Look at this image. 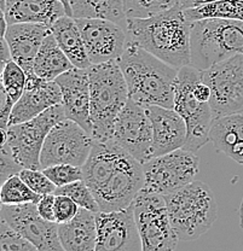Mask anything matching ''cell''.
Returning a JSON list of instances; mask_svg holds the SVG:
<instances>
[{"mask_svg":"<svg viewBox=\"0 0 243 251\" xmlns=\"http://www.w3.org/2000/svg\"><path fill=\"white\" fill-rule=\"evenodd\" d=\"M43 172L57 187L65 186V185L83 179L82 167L73 166V164H56V166L44 168Z\"/></svg>","mask_w":243,"mask_h":251,"instance_id":"cell-33","label":"cell"},{"mask_svg":"<svg viewBox=\"0 0 243 251\" xmlns=\"http://www.w3.org/2000/svg\"><path fill=\"white\" fill-rule=\"evenodd\" d=\"M82 174L102 213L129 208L145 185L143 163L113 140H95Z\"/></svg>","mask_w":243,"mask_h":251,"instance_id":"cell-1","label":"cell"},{"mask_svg":"<svg viewBox=\"0 0 243 251\" xmlns=\"http://www.w3.org/2000/svg\"><path fill=\"white\" fill-rule=\"evenodd\" d=\"M201 74L211 88L210 105L214 119L243 114V54L216 63Z\"/></svg>","mask_w":243,"mask_h":251,"instance_id":"cell-10","label":"cell"},{"mask_svg":"<svg viewBox=\"0 0 243 251\" xmlns=\"http://www.w3.org/2000/svg\"><path fill=\"white\" fill-rule=\"evenodd\" d=\"M111 140L140 163L154 157L153 125L146 106L130 98L117 116Z\"/></svg>","mask_w":243,"mask_h":251,"instance_id":"cell-13","label":"cell"},{"mask_svg":"<svg viewBox=\"0 0 243 251\" xmlns=\"http://www.w3.org/2000/svg\"><path fill=\"white\" fill-rule=\"evenodd\" d=\"M163 197L179 240L198 239L210 231L218 218V204L206 182L192 181Z\"/></svg>","mask_w":243,"mask_h":251,"instance_id":"cell-5","label":"cell"},{"mask_svg":"<svg viewBox=\"0 0 243 251\" xmlns=\"http://www.w3.org/2000/svg\"><path fill=\"white\" fill-rule=\"evenodd\" d=\"M213 1H216V0H180V5L183 9H192V7H197Z\"/></svg>","mask_w":243,"mask_h":251,"instance_id":"cell-39","label":"cell"},{"mask_svg":"<svg viewBox=\"0 0 243 251\" xmlns=\"http://www.w3.org/2000/svg\"><path fill=\"white\" fill-rule=\"evenodd\" d=\"M153 125V155L161 156L182 149L187 143L185 121L174 109L158 105L146 106Z\"/></svg>","mask_w":243,"mask_h":251,"instance_id":"cell-20","label":"cell"},{"mask_svg":"<svg viewBox=\"0 0 243 251\" xmlns=\"http://www.w3.org/2000/svg\"><path fill=\"white\" fill-rule=\"evenodd\" d=\"M51 31L57 44L75 68L88 69L92 65L75 18L67 15L58 18L51 25Z\"/></svg>","mask_w":243,"mask_h":251,"instance_id":"cell-24","label":"cell"},{"mask_svg":"<svg viewBox=\"0 0 243 251\" xmlns=\"http://www.w3.org/2000/svg\"><path fill=\"white\" fill-rule=\"evenodd\" d=\"M144 188L164 196L194 181L200 169L195 152L182 148L166 155L151 157L143 163Z\"/></svg>","mask_w":243,"mask_h":251,"instance_id":"cell-11","label":"cell"},{"mask_svg":"<svg viewBox=\"0 0 243 251\" xmlns=\"http://www.w3.org/2000/svg\"><path fill=\"white\" fill-rule=\"evenodd\" d=\"M54 201L56 196L54 193L51 195L41 196L40 201L36 203V209H38L39 215L48 221L56 222V215H54Z\"/></svg>","mask_w":243,"mask_h":251,"instance_id":"cell-37","label":"cell"},{"mask_svg":"<svg viewBox=\"0 0 243 251\" xmlns=\"http://www.w3.org/2000/svg\"><path fill=\"white\" fill-rule=\"evenodd\" d=\"M21 179L26 182L38 195H51L54 193L57 186L49 179L43 169H28L23 168L20 174Z\"/></svg>","mask_w":243,"mask_h":251,"instance_id":"cell-34","label":"cell"},{"mask_svg":"<svg viewBox=\"0 0 243 251\" xmlns=\"http://www.w3.org/2000/svg\"><path fill=\"white\" fill-rule=\"evenodd\" d=\"M239 215H240V225H241V228L243 229V197H242V201H241V205H240Z\"/></svg>","mask_w":243,"mask_h":251,"instance_id":"cell-41","label":"cell"},{"mask_svg":"<svg viewBox=\"0 0 243 251\" xmlns=\"http://www.w3.org/2000/svg\"><path fill=\"white\" fill-rule=\"evenodd\" d=\"M202 74L192 65L180 68L174 85V110L183 117L188 129L184 149L196 152L210 141L212 122L214 117L210 103L196 99L194 88Z\"/></svg>","mask_w":243,"mask_h":251,"instance_id":"cell-7","label":"cell"},{"mask_svg":"<svg viewBox=\"0 0 243 251\" xmlns=\"http://www.w3.org/2000/svg\"><path fill=\"white\" fill-rule=\"evenodd\" d=\"M188 20H236L243 21V0H216L192 9H184Z\"/></svg>","mask_w":243,"mask_h":251,"instance_id":"cell-27","label":"cell"},{"mask_svg":"<svg viewBox=\"0 0 243 251\" xmlns=\"http://www.w3.org/2000/svg\"><path fill=\"white\" fill-rule=\"evenodd\" d=\"M132 206L143 251H174L179 237L169 219L163 196L143 188Z\"/></svg>","mask_w":243,"mask_h":251,"instance_id":"cell-8","label":"cell"},{"mask_svg":"<svg viewBox=\"0 0 243 251\" xmlns=\"http://www.w3.org/2000/svg\"><path fill=\"white\" fill-rule=\"evenodd\" d=\"M58 234L65 251H95L97 213L80 208L74 219L65 224H58Z\"/></svg>","mask_w":243,"mask_h":251,"instance_id":"cell-22","label":"cell"},{"mask_svg":"<svg viewBox=\"0 0 243 251\" xmlns=\"http://www.w3.org/2000/svg\"><path fill=\"white\" fill-rule=\"evenodd\" d=\"M51 33V27L38 23H15L7 25L5 39L10 49L12 61L21 65L26 74H32L34 61L46 36Z\"/></svg>","mask_w":243,"mask_h":251,"instance_id":"cell-19","label":"cell"},{"mask_svg":"<svg viewBox=\"0 0 243 251\" xmlns=\"http://www.w3.org/2000/svg\"><path fill=\"white\" fill-rule=\"evenodd\" d=\"M127 18H148L180 5V0H124Z\"/></svg>","mask_w":243,"mask_h":251,"instance_id":"cell-29","label":"cell"},{"mask_svg":"<svg viewBox=\"0 0 243 251\" xmlns=\"http://www.w3.org/2000/svg\"><path fill=\"white\" fill-rule=\"evenodd\" d=\"M59 1H61L62 4L64 5L65 11H67V15L72 17V9H70V2H69V0H59Z\"/></svg>","mask_w":243,"mask_h":251,"instance_id":"cell-40","label":"cell"},{"mask_svg":"<svg viewBox=\"0 0 243 251\" xmlns=\"http://www.w3.org/2000/svg\"><path fill=\"white\" fill-rule=\"evenodd\" d=\"M54 195L58 196H68L72 198L80 208L87 209V210L93 211V213H99V206L96 200L95 195L92 193L91 188L87 186L85 181L82 180H78V181L68 184L65 186L57 187Z\"/></svg>","mask_w":243,"mask_h":251,"instance_id":"cell-31","label":"cell"},{"mask_svg":"<svg viewBox=\"0 0 243 251\" xmlns=\"http://www.w3.org/2000/svg\"><path fill=\"white\" fill-rule=\"evenodd\" d=\"M73 18L111 21L127 29L124 0H69Z\"/></svg>","mask_w":243,"mask_h":251,"instance_id":"cell-26","label":"cell"},{"mask_svg":"<svg viewBox=\"0 0 243 251\" xmlns=\"http://www.w3.org/2000/svg\"><path fill=\"white\" fill-rule=\"evenodd\" d=\"M95 251H143L133 206L111 213H97Z\"/></svg>","mask_w":243,"mask_h":251,"instance_id":"cell-16","label":"cell"},{"mask_svg":"<svg viewBox=\"0 0 243 251\" xmlns=\"http://www.w3.org/2000/svg\"><path fill=\"white\" fill-rule=\"evenodd\" d=\"M1 220L32 242L39 251H65L58 234V224L43 219L36 204H1Z\"/></svg>","mask_w":243,"mask_h":251,"instance_id":"cell-14","label":"cell"},{"mask_svg":"<svg viewBox=\"0 0 243 251\" xmlns=\"http://www.w3.org/2000/svg\"><path fill=\"white\" fill-rule=\"evenodd\" d=\"M0 176H1V184L6 181L9 177L18 175L23 169L22 166L18 164L9 145L1 143V151H0Z\"/></svg>","mask_w":243,"mask_h":251,"instance_id":"cell-36","label":"cell"},{"mask_svg":"<svg viewBox=\"0 0 243 251\" xmlns=\"http://www.w3.org/2000/svg\"><path fill=\"white\" fill-rule=\"evenodd\" d=\"M1 15L7 25L38 23L51 27L67 11L59 0H6Z\"/></svg>","mask_w":243,"mask_h":251,"instance_id":"cell-21","label":"cell"},{"mask_svg":"<svg viewBox=\"0 0 243 251\" xmlns=\"http://www.w3.org/2000/svg\"><path fill=\"white\" fill-rule=\"evenodd\" d=\"M77 23L91 64L117 61L124 54L129 38L121 25L99 18H78Z\"/></svg>","mask_w":243,"mask_h":251,"instance_id":"cell-15","label":"cell"},{"mask_svg":"<svg viewBox=\"0 0 243 251\" xmlns=\"http://www.w3.org/2000/svg\"><path fill=\"white\" fill-rule=\"evenodd\" d=\"M87 72L92 137L96 141L111 140L117 116L130 99L126 80L116 61L92 64Z\"/></svg>","mask_w":243,"mask_h":251,"instance_id":"cell-4","label":"cell"},{"mask_svg":"<svg viewBox=\"0 0 243 251\" xmlns=\"http://www.w3.org/2000/svg\"><path fill=\"white\" fill-rule=\"evenodd\" d=\"M210 141L219 152L243 166V114L214 119Z\"/></svg>","mask_w":243,"mask_h":251,"instance_id":"cell-23","label":"cell"},{"mask_svg":"<svg viewBox=\"0 0 243 251\" xmlns=\"http://www.w3.org/2000/svg\"><path fill=\"white\" fill-rule=\"evenodd\" d=\"M95 144L92 135L65 117L50 130L40 155L41 169L56 164L82 167Z\"/></svg>","mask_w":243,"mask_h":251,"instance_id":"cell-12","label":"cell"},{"mask_svg":"<svg viewBox=\"0 0 243 251\" xmlns=\"http://www.w3.org/2000/svg\"><path fill=\"white\" fill-rule=\"evenodd\" d=\"M73 68L75 67L62 51L51 31L36 54L33 67L34 74L44 80L56 81L57 77L72 70Z\"/></svg>","mask_w":243,"mask_h":251,"instance_id":"cell-25","label":"cell"},{"mask_svg":"<svg viewBox=\"0 0 243 251\" xmlns=\"http://www.w3.org/2000/svg\"><path fill=\"white\" fill-rule=\"evenodd\" d=\"M41 196L34 191L21 179L20 175H14L1 184L0 190V201L1 204L17 205V204H36L40 201Z\"/></svg>","mask_w":243,"mask_h":251,"instance_id":"cell-28","label":"cell"},{"mask_svg":"<svg viewBox=\"0 0 243 251\" xmlns=\"http://www.w3.org/2000/svg\"><path fill=\"white\" fill-rule=\"evenodd\" d=\"M56 196V195H54ZM80 206L68 196L58 195L54 201V215L57 224H65L78 215Z\"/></svg>","mask_w":243,"mask_h":251,"instance_id":"cell-35","label":"cell"},{"mask_svg":"<svg viewBox=\"0 0 243 251\" xmlns=\"http://www.w3.org/2000/svg\"><path fill=\"white\" fill-rule=\"evenodd\" d=\"M56 82L62 91V105L64 108L65 117L79 124L92 135L90 76L87 69L73 68L57 77Z\"/></svg>","mask_w":243,"mask_h":251,"instance_id":"cell-18","label":"cell"},{"mask_svg":"<svg viewBox=\"0 0 243 251\" xmlns=\"http://www.w3.org/2000/svg\"><path fill=\"white\" fill-rule=\"evenodd\" d=\"M243 54V21L201 20L191 25V65L200 72Z\"/></svg>","mask_w":243,"mask_h":251,"instance_id":"cell-6","label":"cell"},{"mask_svg":"<svg viewBox=\"0 0 243 251\" xmlns=\"http://www.w3.org/2000/svg\"><path fill=\"white\" fill-rule=\"evenodd\" d=\"M62 91L56 81L44 80L32 73L27 75L26 90L22 97L15 103L9 127L29 121L52 106L62 104Z\"/></svg>","mask_w":243,"mask_h":251,"instance_id":"cell-17","label":"cell"},{"mask_svg":"<svg viewBox=\"0 0 243 251\" xmlns=\"http://www.w3.org/2000/svg\"><path fill=\"white\" fill-rule=\"evenodd\" d=\"M116 62L126 80L132 100L144 106L174 109V85L178 68L130 43Z\"/></svg>","mask_w":243,"mask_h":251,"instance_id":"cell-3","label":"cell"},{"mask_svg":"<svg viewBox=\"0 0 243 251\" xmlns=\"http://www.w3.org/2000/svg\"><path fill=\"white\" fill-rule=\"evenodd\" d=\"M27 74L15 61H9L1 67V87L14 103L22 97L26 90Z\"/></svg>","mask_w":243,"mask_h":251,"instance_id":"cell-30","label":"cell"},{"mask_svg":"<svg viewBox=\"0 0 243 251\" xmlns=\"http://www.w3.org/2000/svg\"><path fill=\"white\" fill-rule=\"evenodd\" d=\"M191 21L182 5L148 18H127L129 43L174 68L191 65Z\"/></svg>","mask_w":243,"mask_h":251,"instance_id":"cell-2","label":"cell"},{"mask_svg":"<svg viewBox=\"0 0 243 251\" xmlns=\"http://www.w3.org/2000/svg\"><path fill=\"white\" fill-rule=\"evenodd\" d=\"M5 4H6V0H0V7H1V12L5 10Z\"/></svg>","mask_w":243,"mask_h":251,"instance_id":"cell-42","label":"cell"},{"mask_svg":"<svg viewBox=\"0 0 243 251\" xmlns=\"http://www.w3.org/2000/svg\"><path fill=\"white\" fill-rule=\"evenodd\" d=\"M64 119L63 105H54L29 121L10 126L6 132H1V143L9 145L12 155L23 168L41 169L40 155L46 137Z\"/></svg>","mask_w":243,"mask_h":251,"instance_id":"cell-9","label":"cell"},{"mask_svg":"<svg viewBox=\"0 0 243 251\" xmlns=\"http://www.w3.org/2000/svg\"><path fill=\"white\" fill-rule=\"evenodd\" d=\"M194 94L198 101L201 103H210V99H211V88L207 83L200 81L197 85L195 86L194 88Z\"/></svg>","mask_w":243,"mask_h":251,"instance_id":"cell-38","label":"cell"},{"mask_svg":"<svg viewBox=\"0 0 243 251\" xmlns=\"http://www.w3.org/2000/svg\"><path fill=\"white\" fill-rule=\"evenodd\" d=\"M0 251H39L32 242L15 231L5 221L0 222Z\"/></svg>","mask_w":243,"mask_h":251,"instance_id":"cell-32","label":"cell"}]
</instances>
